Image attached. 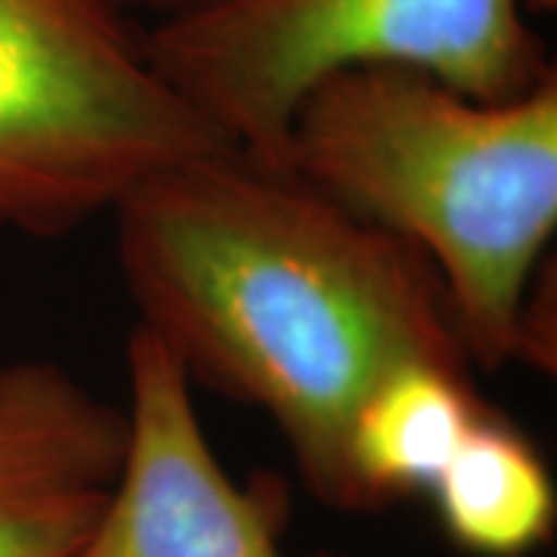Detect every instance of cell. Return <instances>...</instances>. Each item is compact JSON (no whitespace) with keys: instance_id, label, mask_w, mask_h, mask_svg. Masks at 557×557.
Listing matches in <instances>:
<instances>
[{"instance_id":"1","label":"cell","mask_w":557,"mask_h":557,"mask_svg":"<svg viewBox=\"0 0 557 557\" xmlns=\"http://www.w3.org/2000/svg\"><path fill=\"white\" fill-rule=\"evenodd\" d=\"M139 322L189 381L278 428L304 486L362 511L347 437L406 362L474 369L418 248L236 146L139 183L109 214Z\"/></svg>"},{"instance_id":"2","label":"cell","mask_w":557,"mask_h":557,"mask_svg":"<svg viewBox=\"0 0 557 557\" xmlns=\"http://www.w3.org/2000/svg\"><path fill=\"white\" fill-rule=\"evenodd\" d=\"M285 168L431 260L471 366L518 362L557 230L555 72L478 100L412 69H347L304 97Z\"/></svg>"},{"instance_id":"3","label":"cell","mask_w":557,"mask_h":557,"mask_svg":"<svg viewBox=\"0 0 557 557\" xmlns=\"http://www.w3.org/2000/svg\"><path fill=\"white\" fill-rule=\"evenodd\" d=\"M143 44L193 112L273 168L304 97L347 69H412L478 100H511L555 72L523 0H211Z\"/></svg>"},{"instance_id":"4","label":"cell","mask_w":557,"mask_h":557,"mask_svg":"<svg viewBox=\"0 0 557 557\" xmlns=\"http://www.w3.org/2000/svg\"><path fill=\"white\" fill-rule=\"evenodd\" d=\"M226 146L119 3L0 0V233L60 239Z\"/></svg>"},{"instance_id":"5","label":"cell","mask_w":557,"mask_h":557,"mask_svg":"<svg viewBox=\"0 0 557 557\" xmlns=\"http://www.w3.org/2000/svg\"><path fill=\"white\" fill-rule=\"evenodd\" d=\"M124 369V461L100 520L72 557H285L282 483L242 486L230 478L180 359L134 325Z\"/></svg>"},{"instance_id":"6","label":"cell","mask_w":557,"mask_h":557,"mask_svg":"<svg viewBox=\"0 0 557 557\" xmlns=\"http://www.w3.org/2000/svg\"><path fill=\"white\" fill-rule=\"evenodd\" d=\"M127 446L124 406L57 359L0 366V557H72Z\"/></svg>"},{"instance_id":"7","label":"cell","mask_w":557,"mask_h":557,"mask_svg":"<svg viewBox=\"0 0 557 557\" xmlns=\"http://www.w3.org/2000/svg\"><path fill=\"white\" fill-rule=\"evenodd\" d=\"M483 412L490 406L478 397L471 369L406 362L381 379L362 399L347 437L362 511L431 493Z\"/></svg>"},{"instance_id":"8","label":"cell","mask_w":557,"mask_h":557,"mask_svg":"<svg viewBox=\"0 0 557 557\" xmlns=\"http://www.w3.org/2000/svg\"><path fill=\"white\" fill-rule=\"evenodd\" d=\"M446 539L474 557H530L557 520L545 458L496 409L483 412L431 493Z\"/></svg>"},{"instance_id":"9","label":"cell","mask_w":557,"mask_h":557,"mask_svg":"<svg viewBox=\"0 0 557 557\" xmlns=\"http://www.w3.org/2000/svg\"><path fill=\"white\" fill-rule=\"evenodd\" d=\"M119 3L121 10H131V7H146V10H156L164 16H174V13H183V10H193V7H201V3H211V0H112Z\"/></svg>"}]
</instances>
